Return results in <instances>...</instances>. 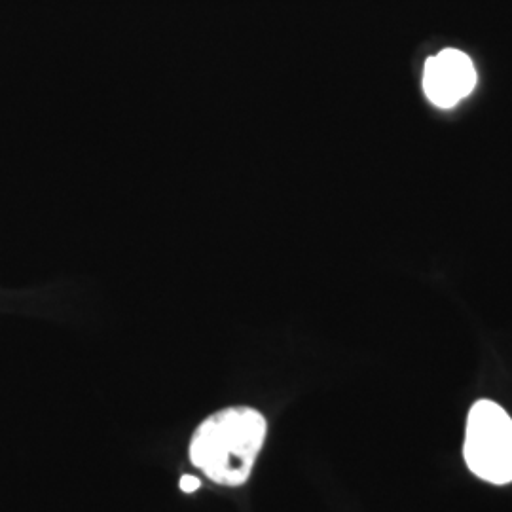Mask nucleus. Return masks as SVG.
<instances>
[{
  "label": "nucleus",
  "instance_id": "3",
  "mask_svg": "<svg viewBox=\"0 0 512 512\" xmlns=\"http://www.w3.org/2000/svg\"><path fill=\"white\" fill-rule=\"evenodd\" d=\"M473 59L461 50H442L425 61L423 92L440 109H452L475 90Z\"/></svg>",
  "mask_w": 512,
  "mask_h": 512
},
{
  "label": "nucleus",
  "instance_id": "4",
  "mask_svg": "<svg viewBox=\"0 0 512 512\" xmlns=\"http://www.w3.org/2000/svg\"><path fill=\"white\" fill-rule=\"evenodd\" d=\"M200 486H202V480L198 476L184 475L179 482V488L184 494H194L196 490H200Z\"/></svg>",
  "mask_w": 512,
  "mask_h": 512
},
{
  "label": "nucleus",
  "instance_id": "1",
  "mask_svg": "<svg viewBox=\"0 0 512 512\" xmlns=\"http://www.w3.org/2000/svg\"><path fill=\"white\" fill-rule=\"evenodd\" d=\"M268 421L251 406H228L198 425L188 458L211 482L238 488L253 475Z\"/></svg>",
  "mask_w": 512,
  "mask_h": 512
},
{
  "label": "nucleus",
  "instance_id": "2",
  "mask_svg": "<svg viewBox=\"0 0 512 512\" xmlns=\"http://www.w3.org/2000/svg\"><path fill=\"white\" fill-rule=\"evenodd\" d=\"M463 458L480 480L505 486L512 482V418L494 401H476L465 425Z\"/></svg>",
  "mask_w": 512,
  "mask_h": 512
}]
</instances>
